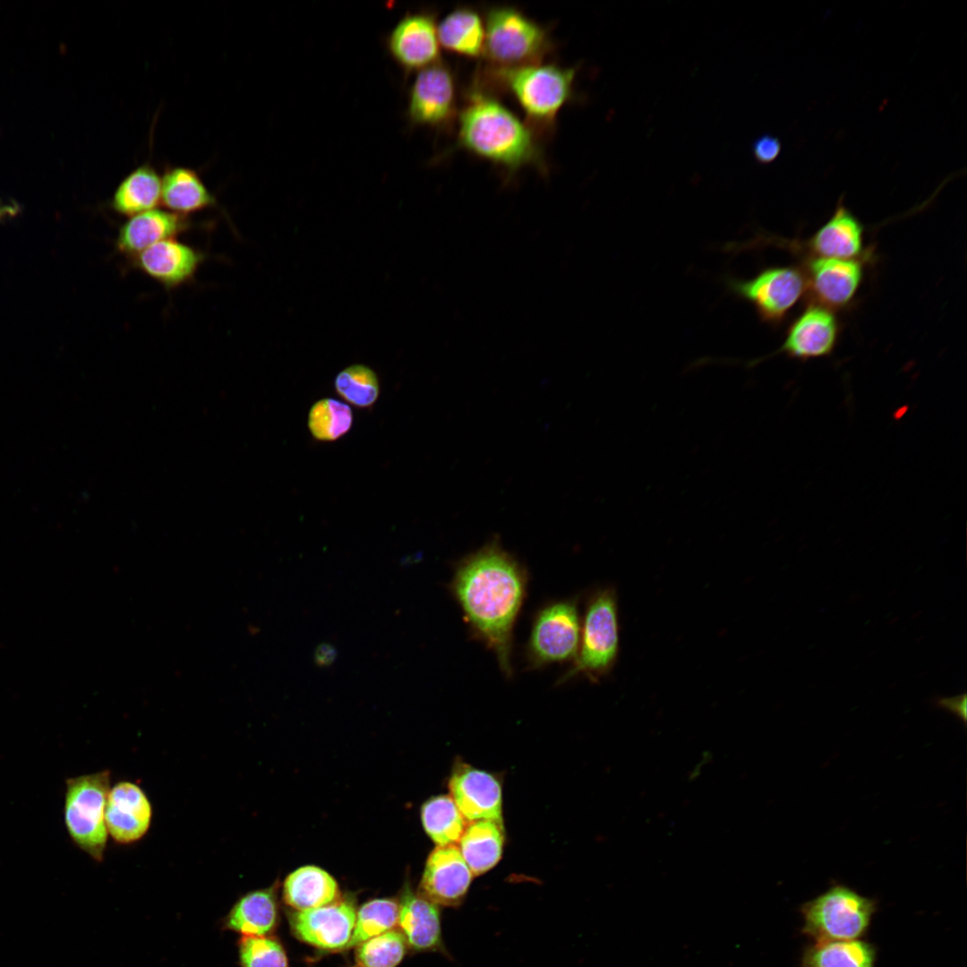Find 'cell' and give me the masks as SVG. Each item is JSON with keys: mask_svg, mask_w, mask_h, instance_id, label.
I'll use <instances>...</instances> for the list:
<instances>
[{"mask_svg": "<svg viewBox=\"0 0 967 967\" xmlns=\"http://www.w3.org/2000/svg\"><path fill=\"white\" fill-rule=\"evenodd\" d=\"M356 908L348 898L315 909L290 911L288 921L301 941L324 951L346 949L354 929Z\"/></svg>", "mask_w": 967, "mask_h": 967, "instance_id": "7c38bea8", "label": "cell"}, {"mask_svg": "<svg viewBox=\"0 0 967 967\" xmlns=\"http://www.w3.org/2000/svg\"><path fill=\"white\" fill-rule=\"evenodd\" d=\"M161 200V178L148 164L125 176L116 189L111 207L118 214L133 217L154 210Z\"/></svg>", "mask_w": 967, "mask_h": 967, "instance_id": "4316f807", "label": "cell"}, {"mask_svg": "<svg viewBox=\"0 0 967 967\" xmlns=\"http://www.w3.org/2000/svg\"><path fill=\"white\" fill-rule=\"evenodd\" d=\"M407 943L400 930L390 929L355 947L361 967H397L406 953Z\"/></svg>", "mask_w": 967, "mask_h": 967, "instance_id": "4dcf8cb0", "label": "cell"}, {"mask_svg": "<svg viewBox=\"0 0 967 967\" xmlns=\"http://www.w3.org/2000/svg\"><path fill=\"white\" fill-rule=\"evenodd\" d=\"M484 26V55L499 68L540 63L551 48L545 29L515 7L491 8Z\"/></svg>", "mask_w": 967, "mask_h": 967, "instance_id": "8992f818", "label": "cell"}, {"mask_svg": "<svg viewBox=\"0 0 967 967\" xmlns=\"http://www.w3.org/2000/svg\"><path fill=\"white\" fill-rule=\"evenodd\" d=\"M456 114V84L449 67L439 61L417 73L408 94L411 124L444 127Z\"/></svg>", "mask_w": 967, "mask_h": 967, "instance_id": "8fae6325", "label": "cell"}, {"mask_svg": "<svg viewBox=\"0 0 967 967\" xmlns=\"http://www.w3.org/2000/svg\"><path fill=\"white\" fill-rule=\"evenodd\" d=\"M782 143L778 137L766 133L752 143V155L761 165L773 163L781 154Z\"/></svg>", "mask_w": 967, "mask_h": 967, "instance_id": "e575fe53", "label": "cell"}, {"mask_svg": "<svg viewBox=\"0 0 967 967\" xmlns=\"http://www.w3.org/2000/svg\"><path fill=\"white\" fill-rule=\"evenodd\" d=\"M840 331L834 311L809 302L789 325L781 347L767 356L752 361L750 365L777 355L800 362L829 356L837 345Z\"/></svg>", "mask_w": 967, "mask_h": 967, "instance_id": "30bf717a", "label": "cell"}, {"mask_svg": "<svg viewBox=\"0 0 967 967\" xmlns=\"http://www.w3.org/2000/svg\"><path fill=\"white\" fill-rule=\"evenodd\" d=\"M875 953L868 943L852 940L817 941L805 954L804 967H873Z\"/></svg>", "mask_w": 967, "mask_h": 967, "instance_id": "83f0119b", "label": "cell"}, {"mask_svg": "<svg viewBox=\"0 0 967 967\" xmlns=\"http://www.w3.org/2000/svg\"><path fill=\"white\" fill-rule=\"evenodd\" d=\"M387 47L406 72L421 71L439 62L441 44L434 15L424 11L405 14L389 32Z\"/></svg>", "mask_w": 967, "mask_h": 967, "instance_id": "5bb4252c", "label": "cell"}, {"mask_svg": "<svg viewBox=\"0 0 967 967\" xmlns=\"http://www.w3.org/2000/svg\"><path fill=\"white\" fill-rule=\"evenodd\" d=\"M187 227L184 216L154 209L131 217L119 229L116 246L123 253L137 256L158 242L174 238Z\"/></svg>", "mask_w": 967, "mask_h": 967, "instance_id": "44dd1931", "label": "cell"}, {"mask_svg": "<svg viewBox=\"0 0 967 967\" xmlns=\"http://www.w3.org/2000/svg\"><path fill=\"white\" fill-rule=\"evenodd\" d=\"M473 876L458 847L438 846L427 859L418 893L438 906L457 908L464 902Z\"/></svg>", "mask_w": 967, "mask_h": 967, "instance_id": "9a60e30c", "label": "cell"}, {"mask_svg": "<svg viewBox=\"0 0 967 967\" xmlns=\"http://www.w3.org/2000/svg\"><path fill=\"white\" fill-rule=\"evenodd\" d=\"M398 903V926L407 946L417 952L446 954L439 906L418 892H414L408 883L404 886Z\"/></svg>", "mask_w": 967, "mask_h": 967, "instance_id": "ac0fdd59", "label": "cell"}, {"mask_svg": "<svg viewBox=\"0 0 967 967\" xmlns=\"http://www.w3.org/2000/svg\"><path fill=\"white\" fill-rule=\"evenodd\" d=\"M214 201V197L193 169L170 167L161 178L160 202L173 213L184 216L202 210Z\"/></svg>", "mask_w": 967, "mask_h": 967, "instance_id": "cb8c5ba5", "label": "cell"}, {"mask_svg": "<svg viewBox=\"0 0 967 967\" xmlns=\"http://www.w3.org/2000/svg\"><path fill=\"white\" fill-rule=\"evenodd\" d=\"M504 843L502 824L492 820L473 821L460 839L459 851L473 875H482L501 860Z\"/></svg>", "mask_w": 967, "mask_h": 967, "instance_id": "d4e9b609", "label": "cell"}, {"mask_svg": "<svg viewBox=\"0 0 967 967\" xmlns=\"http://www.w3.org/2000/svg\"><path fill=\"white\" fill-rule=\"evenodd\" d=\"M355 967H361V966L358 965V966H355Z\"/></svg>", "mask_w": 967, "mask_h": 967, "instance_id": "f35d334b", "label": "cell"}, {"mask_svg": "<svg viewBox=\"0 0 967 967\" xmlns=\"http://www.w3.org/2000/svg\"><path fill=\"white\" fill-rule=\"evenodd\" d=\"M803 271L810 302L833 311L843 309L851 304L864 276L860 259L809 256L805 261Z\"/></svg>", "mask_w": 967, "mask_h": 967, "instance_id": "4fadbf2b", "label": "cell"}, {"mask_svg": "<svg viewBox=\"0 0 967 967\" xmlns=\"http://www.w3.org/2000/svg\"><path fill=\"white\" fill-rule=\"evenodd\" d=\"M278 923L276 887L254 890L241 896L222 920L224 929L242 937H267Z\"/></svg>", "mask_w": 967, "mask_h": 967, "instance_id": "7402d4cb", "label": "cell"}, {"mask_svg": "<svg viewBox=\"0 0 967 967\" xmlns=\"http://www.w3.org/2000/svg\"><path fill=\"white\" fill-rule=\"evenodd\" d=\"M437 30L440 44L447 50L471 58L484 55L485 26L474 9L453 10L437 25Z\"/></svg>", "mask_w": 967, "mask_h": 967, "instance_id": "484cf974", "label": "cell"}, {"mask_svg": "<svg viewBox=\"0 0 967 967\" xmlns=\"http://www.w3.org/2000/svg\"><path fill=\"white\" fill-rule=\"evenodd\" d=\"M21 211L20 206L13 201L0 202V221L4 222L13 218Z\"/></svg>", "mask_w": 967, "mask_h": 967, "instance_id": "74e56055", "label": "cell"}, {"mask_svg": "<svg viewBox=\"0 0 967 967\" xmlns=\"http://www.w3.org/2000/svg\"><path fill=\"white\" fill-rule=\"evenodd\" d=\"M203 255L174 238L163 240L136 256L138 267L167 287H175L192 279Z\"/></svg>", "mask_w": 967, "mask_h": 967, "instance_id": "ffe728a7", "label": "cell"}, {"mask_svg": "<svg viewBox=\"0 0 967 967\" xmlns=\"http://www.w3.org/2000/svg\"><path fill=\"white\" fill-rule=\"evenodd\" d=\"M864 227L843 204L837 201L832 216L808 239L804 246L809 256L853 260L863 252Z\"/></svg>", "mask_w": 967, "mask_h": 967, "instance_id": "d6986e66", "label": "cell"}, {"mask_svg": "<svg viewBox=\"0 0 967 967\" xmlns=\"http://www.w3.org/2000/svg\"><path fill=\"white\" fill-rule=\"evenodd\" d=\"M283 900L294 911H306L340 899L335 878L316 866H304L290 873L283 885Z\"/></svg>", "mask_w": 967, "mask_h": 967, "instance_id": "603a6c76", "label": "cell"}, {"mask_svg": "<svg viewBox=\"0 0 967 967\" xmlns=\"http://www.w3.org/2000/svg\"><path fill=\"white\" fill-rule=\"evenodd\" d=\"M581 622L578 598L550 603L534 617L525 655L529 669L574 660L578 650Z\"/></svg>", "mask_w": 967, "mask_h": 967, "instance_id": "ba28073f", "label": "cell"}, {"mask_svg": "<svg viewBox=\"0 0 967 967\" xmlns=\"http://www.w3.org/2000/svg\"><path fill=\"white\" fill-rule=\"evenodd\" d=\"M966 704L967 697L965 693L951 697H940L937 700V705L939 707L955 715L962 719L963 723L966 722Z\"/></svg>", "mask_w": 967, "mask_h": 967, "instance_id": "d590c367", "label": "cell"}, {"mask_svg": "<svg viewBox=\"0 0 967 967\" xmlns=\"http://www.w3.org/2000/svg\"><path fill=\"white\" fill-rule=\"evenodd\" d=\"M528 582L520 562L493 536L456 565L449 589L471 635L492 651L510 678L513 629Z\"/></svg>", "mask_w": 967, "mask_h": 967, "instance_id": "6da1fadb", "label": "cell"}, {"mask_svg": "<svg viewBox=\"0 0 967 967\" xmlns=\"http://www.w3.org/2000/svg\"><path fill=\"white\" fill-rule=\"evenodd\" d=\"M458 143L511 173L541 160L531 129L499 100L480 91L472 92L459 114Z\"/></svg>", "mask_w": 967, "mask_h": 967, "instance_id": "7a4b0ae2", "label": "cell"}, {"mask_svg": "<svg viewBox=\"0 0 967 967\" xmlns=\"http://www.w3.org/2000/svg\"><path fill=\"white\" fill-rule=\"evenodd\" d=\"M353 415L350 407L333 398L317 401L308 415V427L314 438L320 441H334L344 435L351 427Z\"/></svg>", "mask_w": 967, "mask_h": 967, "instance_id": "1f68e13d", "label": "cell"}, {"mask_svg": "<svg viewBox=\"0 0 967 967\" xmlns=\"http://www.w3.org/2000/svg\"><path fill=\"white\" fill-rule=\"evenodd\" d=\"M449 788L465 819L502 824L501 786L493 774L458 760L453 767Z\"/></svg>", "mask_w": 967, "mask_h": 967, "instance_id": "2e32d148", "label": "cell"}, {"mask_svg": "<svg viewBox=\"0 0 967 967\" xmlns=\"http://www.w3.org/2000/svg\"><path fill=\"white\" fill-rule=\"evenodd\" d=\"M152 806L145 792L130 781L117 782L107 794L105 821L108 834L119 844H130L148 833Z\"/></svg>", "mask_w": 967, "mask_h": 967, "instance_id": "e0dca14e", "label": "cell"}, {"mask_svg": "<svg viewBox=\"0 0 967 967\" xmlns=\"http://www.w3.org/2000/svg\"><path fill=\"white\" fill-rule=\"evenodd\" d=\"M873 911V901L837 885L804 905V929L817 942L857 939Z\"/></svg>", "mask_w": 967, "mask_h": 967, "instance_id": "9c48e42d", "label": "cell"}, {"mask_svg": "<svg viewBox=\"0 0 967 967\" xmlns=\"http://www.w3.org/2000/svg\"><path fill=\"white\" fill-rule=\"evenodd\" d=\"M421 817L425 832L439 846L458 842L466 826L453 799L446 795L429 799L422 807Z\"/></svg>", "mask_w": 967, "mask_h": 967, "instance_id": "f1b7e54d", "label": "cell"}, {"mask_svg": "<svg viewBox=\"0 0 967 967\" xmlns=\"http://www.w3.org/2000/svg\"><path fill=\"white\" fill-rule=\"evenodd\" d=\"M110 782L108 769L65 781L64 817L66 831L73 844L98 862L103 860L107 843L105 809Z\"/></svg>", "mask_w": 967, "mask_h": 967, "instance_id": "3957f363", "label": "cell"}, {"mask_svg": "<svg viewBox=\"0 0 967 967\" xmlns=\"http://www.w3.org/2000/svg\"><path fill=\"white\" fill-rule=\"evenodd\" d=\"M729 292L750 304L761 322L776 327L806 295L807 280L802 268L795 265L769 266L749 278H725Z\"/></svg>", "mask_w": 967, "mask_h": 967, "instance_id": "52a82bcc", "label": "cell"}, {"mask_svg": "<svg viewBox=\"0 0 967 967\" xmlns=\"http://www.w3.org/2000/svg\"><path fill=\"white\" fill-rule=\"evenodd\" d=\"M335 388L345 400L359 407L373 404L380 392L377 374L364 364H353L342 370L336 377Z\"/></svg>", "mask_w": 967, "mask_h": 967, "instance_id": "d6a6232c", "label": "cell"}, {"mask_svg": "<svg viewBox=\"0 0 967 967\" xmlns=\"http://www.w3.org/2000/svg\"><path fill=\"white\" fill-rule=\"evenodd\" d=\"M619 650L616 595L605 588L588 600L582 622L579 646L571 667L557 684L582 675L596 681L613 666Z\"/></svg>", "mask_w": 967, "mask_h": 967, "instance_id": "5b68a950", "label": "cell"}, {"mask_svg": "<svg viewBox=\"0 0 967 967\" xmlns=\"http://www.w3.org/2000/svg\"><path fill=\"white\" fill-rule=\"evenodd\" d=\"M237 946L241 967H289L282 944L270 936L242 937Z\"/></svg>", "mask_w": 967, "mask_h": 967, "instance_id": "836d02e7", "label": "cell"}, {"mask_svg": "<svg viewBox=\"0 0 967 967\" xmlns=\"http://www.w3.org/2000/svg\"><path fill=\"white\" fill-rule=\"evenodd\" d=\"M398 903L389 898L373 899L364 903L356 911L352 936L346 947H356L363 942L398 925Z\"/></svg>", "mask_w": 967, "mask_h": 967, "instance_id": "f546056e", "label": "cell"}, {"mask_svg": "<svg viewBox=\"0 0 967 967\" xmlns=\"http://www.w3.org/2000/svg\"><path fill=\"white\" fill-rule=\"evenodd\" d=\"M337 656L338 651L333 645L321 643L314 650L313 661L318 667H329L334 663Z\"/></svg>", "mask_w": 967, "mask_h": 967, "instance_id": "8d00e7d4", "label": "cell"}, {"mask_svg": "<svg viewBox=\"0 0 967 967\" xmlns=\"http://www.w3.org/2000/svg\"><path fill=\"white\" fill-rule=\"evenodd\" d=\"M497 78L514 96L528 118L551 124L572 94L574 67L540 63L498 68Z\"/></svg>", "mask_w": 967, "mask_h": 967, "instance_id": "277c9868", "label": "cell"}]
</instances>
